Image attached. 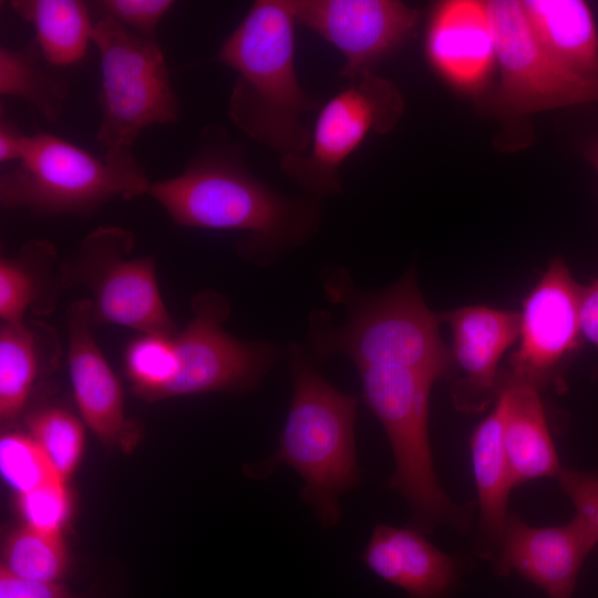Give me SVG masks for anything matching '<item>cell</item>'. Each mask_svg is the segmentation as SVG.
<instances>
[{
  "label": "cell",
  "mask_w": 598,
  "mask_h": 598,
  "mask_svg": "<svg viewBox=\"0 0 598 598\" xmlns=\"http://www.w3.org/2000/svg\"><path fill=\"white\" fill-rule=\"evenodd\" d=\"M293 392L276 451L246 465L252 478L287 464L303 480L300 492L323 527L341 519L339 497L361 483L354 444L358 400L332 386L297 344L288 350Z\"/></svg>",
  "instance_id": "cell-4"
},
{
  "label": "cell",
  "mask_w": 598,
  "mask_h": 598,
  "mask_svg": "<svg viewBox=\"0 0 598 598\" xmlns=\"http://www.w3.org/2000/svg\"><path fill=\"white\" fill-rule=\"evenodd\" d=\"M452 332L447 379L455 408L483 412L495 403L503 371L499 362L519 336V312L489 306H466L442 315Z\"/></svg>",
  "instance_id": "cell-14"
},
{
  "label": "cell",
  "mask_w": 598,
  "mask_h": 598,
  "mask_svg": "<svg viewBox=\"0 0 598 598\" xmlns=\"http://www.w3.org/2000/svg\"><path fill=\"white\" fill-rule=\"evenodd\" d=\"M358 371L363 400L383 425L392 447L395 466L389 487L406 499L412 527L423 534L440 525L464 529L467 511L448 498L434 473L427 417L435 380L396 365H369Z\"/></svg>",
  "instance_id": "cell-6"
},
{
  "label": "cell",
  "mask_w": 598,
  "mask_h": 598,
  "mask_svg": "<svg viewBox=\"0 0 598 598\" xmlns=\"http://www.w3.org/2000/svg\"><path fill=\"white\" fill-rule=\"evenodd\" d=\"M597 544L591 526L578 514L553 527H534L511 514L495 566L499 574H519L549 598H570L581 565Z\"/></svg>",
  "instance_id": "cell-16"
},
{
  "label": "cell",
  "mask_w": 598,
  "mask_h": 598,
  "mask_svg": "<svg viewBox=\"0 0 598 598\" xmlns=\"http://www.w3.org/2000/svg\"><path fill=\"white\" fill-rule=\"evenodd\" d=\"M93 4L102 17H112L140 37L156 40L157 27L175 1L102 0Z\"/></svg>",
  "instance_id": "cell-31"
},
{
  "label": "cell",
  "mask_w": 598,
  "mask_h": 598,
  "mask_svg": "<svg viewBox=\"0 0 598 598\" xmlns=\"http://www.w3.org/2000/svg\"><path fill=\"white\" fill-rule=\"evenodd\" d=\"M402 111L401 95L389 81L374 72L362 74L324 103L308 151L281 159L280 168L309 193L340 194V165L370 132H389Z\"/></svg>",
  "instance_id": "cell-9"
},
{
  "label": "cell",
  "mask_w": 598,
  "mask_h": 598,
  "mask_svg": "<svg viewBox=\"0 0 598 598\" xmlns=\"http://www.w3.org/2000/svg\"><path fill=\"white\" fill-rule=\"evenodd\" d=\"M1 569L38 582H59L69 571L70 558L60 534L22 526L6 539Z\"/></svg>",
  "instance_id": "cell-26"
},
{
  "label": "cell",
  "mask_w": 598,
  "mask_h": 598,
  "mask_svg": "<svg viewBox=\"0 0 598 598\" xmlns=\"http://www.w3.org/2000/svg\"><path fill=\"white\" fill-rule=\"evenodd\" d=\"M66 327L69 373L84 422L106 447L132 452L143 431L126 415L121 384L93 337L90 299L69 306Z\"/></svg>",
  "instance_id": "cell-15"
},
{
  "label": "cell",
  "mask_w": 598,
  "mask_h": 598,
  "mask_svg": "<svg viewBox=\"0 0 598 598\" xmlns=\"http://www.w3.org/2000/svg\"><path fill=\"white\" fill-rule=\"evenodd\" d=\"M124 364L137 396L148 401L163 399L178 371L173 337L140 334L127 346Z\"/></svg>",
  "instance_id": "cell-27"
},
{
  "label": "cell",
  "mask_w": 598,
  "mask_h": 598,
  "mask_svg": "<svg viewBox=\"0 0 598 598\" xmlns=\"http://www.w3.org/2000/svg\"><path fill=\"white\" fill-rule=\"evenodd\" d=\"M581 290L566 262L554 258L523 300L519 342L506 370L513 378L538 391L550 385L566 388V368L585 340Z\"/></svg>",
  "instance_id": "cell-12"
},
{
  "label": "cell",
  "mask_w": 598,
  "mask_h": 598,
  "mask_svg": "<svg viewBox=\"0 0 598 598\" xmlns=\"http://www.w3.org/2000/svg\"><path fill=\"white\" fill-rule=\"evenodd\" d=\"M54 330L39 321L1 322L0 326V420H16L24 409L42 372L60 360Z\"/></svg>",
  "instance_id": "cell-20"
},
{
  "label": "cell",
  "mask_w": 598,
  "mask_h": 598,
  "mask_svg": "<svg viewBox=\"0 0 598 598\" xmlns=\"http://www.w3.org/2000/svg\"><path fill=\"white\" fill-rule=\"evenodd\" d=\"M297 23L312 30L346 59L349 81L371 73L412 33L419 12L396 0H291Z\"/></svg>",
  "instance_id": "cell-13"
},
{
  "label": "cell",
  "mask_w": 598,
  "mask_h": 598,
  "mask_svg": "<svg viewBox=\"0 0 598 598\" xmlns=\"http://www.w3.org/2000/svg\"><path fill=\"white\" fill-rule=\"evenodd\" d=\"M35 39L18 49H0V94L23 100L48 122L58 121L69 94L68 81L50 70Z\"/></svg>",
  "instance_id": "cell-25"
},
{
  "label": "cell",
  "mask_w": 598,
  "mask_h": 598,
  "mask_svg": "<svg viewBox=\"0 0 598 598\" xmlns=\"http://www.w3.org/2000/svg\"><path fill=\"white\" fill-rule=\"evenodd\" d=\"M0 598H81L60 582L17 578L0 568Z\"/></svg>",
  "instance_id": "cell-33"
},
{
  "label": "cell",
  "mask_w": 598,
  "mask_h": 598,
  "mask_svg": "<svg viewBox=\"0 0 598 598\" xmlns=\"http://www.w3.org/2000/svg\"><path fill=\"white\" fill-rule=\"evenodd\" d=\"M92 42L101 65L96 142L104 157L120 156L132 152L146 127L176 122L179 104L157 40L140 37L105 16L94 23Z\"/></svg>",
  "instance_id": "cell-7"
},
{
  "label": "cell",
  "mask_w": 598,
  "mask_h": 598,
  "mask_svg": "<svg viewBox=\"0 0 598 598\" xmlns=\"http://www.w3.org/2000/svg\"><path fill=\"white\" fill-rule=\"evenodd\" d=\"M192 311L187 326L173 336L178 371L163 399L247 391L260 382L279 358L275 346L244 341L224 330L230 305L221 293L198 292L192 300Z\"/></svg>",
  "instance_id": "cell-10"
},
{
  "label": "cell",
  "mask_w": 598,
  "mask_h": 598,
  "mask_svg": "<svg viewBox=\"0 0 598 598\" xmlns=\"http://www.w3.org/2000/svg\"><path fill=\"white\" fill-rule=\"evenodd\" d=\"M365 566L409 598H442L456 578V564L415 528L378 524L363 550Z\"/></svg>",
  "instance_id": "cell-18"
},
{
  "label": "cell",
  "mask_w": 598,
  "mask_h": 598,
  "mask_svg": "<svg viewBox=\"0 0 598 598\" xmlns=\"http://www.w3.org/2000/svg\"><path fill=\"white\" fill-rule=\"evenodd\" d=\"M28 434L35 441L56 475L64 482L75 471L84 447V429L72 413L44 408L27 419Z\"/></svg>",
  "instance_id": "cell-28"
},
{
  "label": "cell",
  "mask_w": 598,
  "mask_h": 598,
  "mask_svg": "<svg viewBox=\"0 0 598 598\" xmlns=\"http://www.w3.org/2000/svg\"><path fill=\"white\" fill-rule=\"evenodd\" d=\"M498 398L503 405V442L513 487L557 476L560 466L539 391L503 371Z\"/></svg>",
  "instance_id": "cell-19"
},
{
  "label": "cell",
  "mask_w": 598,
  "mask_h": 598,
  "mask_svg": "<svg viewBox=\"0 0 598 598\" xmlns=\"http://www.w3.org/2000/svg\"><path fill=\"white\" fill-rule=\"evenodd\" d=\"M23 134L13 122L7 117H1L0 121V162L7 164L10 162L17 163L20 159L23 141Z\"/></svg>",
  "instance_id": "cell-35"
},
{
  "label": "cell",
  "mask_w": 598,
  "mask_h": 598,
  "mask_svg": "<svg viewBox=\"0 0 598 598\" xmlns=\"http://www.w3.org/2000/svg\"><path fill=\"white\" fill-rule=\"evenodd\" d=\"M147 194L183 227L234 230L237 249L261 265L305 244L318 229L315 199L287 197L257 179L221 127L209 126L183 172Z\"/></svg>",
  "instance_id": "cell-1"
},
{
  "label": "cell",
  "mask_w": 598,
  "mask_h": 598,
  "mask_svg": "<svg viewBox=\"0 0 598 598\" xmlns=\"http://www.w3.org/2000/svg\"><path fill=\"white\" fill-rule=\"evenodd\" d=\"M323 290L331 302L347 307L348 317L339 326L327 323L319 311L310 317V344L318 359L340 353L357 369L396 365L434 380L448 377L452 360L440 336L442 315L427 308L413 270L383 291L364 292L337 269L326 275Z\"/></svg>",
  "instance_id": "cell-3"
},
{
  "label": "cell",
  "mask_w": 598,
  "mask_h": 598,
  "mask_svg": "<svg viewBox=\"0 0 598 598\" xmlns=\"http://www.w3.org/2000/svg\"><path fill=\"white\" fill-rule=\"evenodd\" d=\"M522 6L533 33L564 66L598 83V30L581 0H525Z\"/></svg>",
  "instance_id": "cell-21"
},
{
  "label": "cell",
  "mask_w": 598,
  "mask_h": 598,
  "mask_svg": "<svg viewBox=\"0 0 598 598\" xmlns=\"http://www.w3.org/2000/svg\"><path fill=\"white\" fill-rule=\"evenodd\" d=\"M587 158L598 174V141L589 146L587 151Z\"/></svg>",
  "instance_id": "cell-36"
},
{
  "label": "cell",
  "mask_w": 598,
  "mask_h": 598,
  "mask_svg": "<svg viewBox=\"0 0 598 598\" xmlns=\"http://www.w3.org/2000/svg\"><path fill=\"white\" fill-rule=\"evenodd\" d=\"M17 501L24 525L47 533L60 534L71 514V497L60 480L19 494Z\"/></svg>",
  "instance_id": "cell-30"
},
{
  "label": "cell",
  "mask_w": 598,
  "mask_h": 598,
  "mask_svg": "<svg viewBox=\"0 0 598 598\" xmlns=\"http://www.w3.org/2000/svg\"><path fill=\"white\" fill-rule=\"evenodd\" d=\"M501 71L498 103L527 114L586 103H598V83L564 66L537 40L522 1H486Z\"/></svg>",
  "instance_id": "cell-11"
},
{
  "label": "cell",
  "mask_w": 598,
  "mask_h": 598,
  "mask_svg": "<svg viewBox=\"0 0 598 598\" xmlns=\"http://www.w3.org/2000/svg\"><path fill=\"white\" fill-rule=\"evenodd\" d=\"M425 53L433 69L462 90L483 85L496 61L486 1L448 0L431 14Z\"/></svg>",
  "instance_id": "cell-17"
},
{
  "label": "cell",
  "mask_w": 598,
  "mask_h": 598,
  "mask_svg": "<svg viewBox=\"0 0 598 598\" xmlns=\"http://www.w3.org/2000/svg\"><path fill=\"white\" fill-rule=\"evenodd\" d=\"M474 480L480 507V535L486 554L499 548L507 522V498L513 488L503 442V405L493 410L471 436Z\"/></svg>",
  "instance_id": "cell-23"
},
{
  "label": "cell",
  "mask_w": 598,
  "mask_h": 598,
  "mask_svg": "<svg viewBox=\"0 0 598 598\" xmlns=\"http://www.w3.org/2000/svg\"><path fill=\"white\" fill-rule=\"evenodd\" d=\"M61 290L58 252L50 241L32 239L13 257H1V322L21 321L27 310L37 316L50 315Z\"/></svg>",
  "instance_id": "cell-22"
},
{
  "label": "cell",
  "mask_w": 598,
  "mask_h": 598,
  "mask_svg": "<svg viewBox=\"0 0 598 598\" xmlns=\"http://www.w3.org/2000/svg\"><path fill=\"white\" fill-rule=\"evenodd\" d=\"M151 182L133 153L97 157L60 136H24L20 159L0 175V204L38 216H90L120 197L147 194Z\"/></svg>",
  "instance_id": "cell-5"
},
{
  "label": "cell",
  "mask_w": 598,
  "mask_h": 598,
  "mask_svg": "<svg viewBox=\"0 0 598 598\" xmlns=\"http://www.w3.org/2000/svg\"><path fill=\"white\" fill-rule=\"evenodd\" d=\"M134 235L101 226L60 264L62 289L91 293L93 324L112 323L141 334L173 337L177 327L163 302L152 256L133 257Z\"/></svg>",
  "instance_id": "cell-8"
},
{
  "label": "cell",
  "mask_w": 598,
  "mask_h": 598,
  "mask_svg": "<svg viewBox=\"0 0 598 598\" xmlns=\"http://www.w3.org/2000/svg\"><path fill=\"white\" fill-rule=\"evenodd\" d=\"M580 323L584 339L598 351V276L589 285L582 286Z\"/></svg>",
  "instance_id": "cell-34"
},
{
  "label": "cell",
  "mask_w": 598,
  "mask_h": 598,
  "mask_svg": "<svg viewBox=\"0 0 598 598\" xmlns=\"http://www.w3.org/2000/svg\"><path fill=\"white\" fill-rule=\"evenodd\" d=\"M10 6L34 27L35 40L48 64L69 66L85 56L94 27L85 2L13 0Z\"/></svg>",
  "instance_id": "cell-24"
},
{
  "label": "cell",
  "mask_w": 598,
  "mask_h": 598,
  "mask_svg": "<svg viewBox=\"0 0 598 598\" xmlns=\"http://www.w3.org/2000/svg\"><path fill=\"white\" fill-rule=\"evenodd\" d=\"M296 23L291 0H257L216 58L237 75L228 103L231 122L281 159L308 151L311 133L301 120L320 105L298 82Z\"/></svg>",
  "instance_id": "cell-2"
},
{
  "label": "cell",
  "mask_w": 598,
  "mask_h": 598,
  "mask_svg": "<svg viewBox=\"0 0 598 598\" xmlns=\"http://www.w3.org/2000/svg\"><path fill=\"white\" fill-rule=\"evenodd\" d=\"M556 477L577 514L589 523L598 539V474L560 467Z\"/></svg>",
  "instance_id": "cell-32"
},
{
  "label": "cell",
  "mask_w": 598,
  "mask_h": 598,
  "mask_svg": "<svg viewBox=\"0 0 598 598\" xmlns=\"http://www.w3.org/2000/svg\"><path fill=\"white\" fill-rule=\"evenodd\" d=\"M0 471L18 495L52 481H62L35 441L29 434L19 432L1 435Z\"/></svg>",
  "instance_id": "cell-29"
}]
</instances>
